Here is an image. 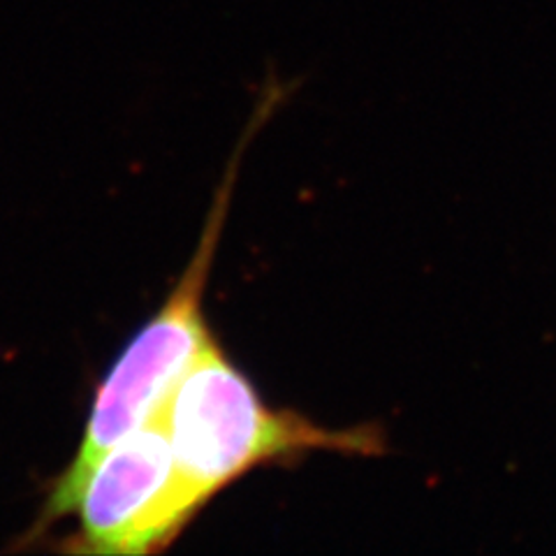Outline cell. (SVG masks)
<instances>
[{"instance_id":"cell-1","label":"cell","mask_w":556,"mask_h":556,"mask_svg":"<svg viewBox=\"0 0 556 556\" xmlns=\"http://www.w3.org/2000/svg\"><path fill=\"white\" fill-rule=\"evenodd\" d=\"M161 413L172 476L132 554L163 552L208 501L257 466L320 450L369 457L386 445L376 427L327 429L300 413L269 408L218 343L186 371Z\"/></svg>"},{"instance_id":"cell-2","label":"cell","mask_w":556,"mask_h":556,"mask_svg":"<svg viewBox=\"0 0 556 556\" xmlns=\"http://www.w3.org/2000/svg\"><path fill=\"white\" fill-rule=\"evenodd\" d=\"M281 86L267 91L260 110L253 114L247 135L237 147L228 174L218 188L216 200L208 208L206 225L202 230L195 255L190 257L179 283L174 286L161 311L139 329L126 351L114 362L110 374L102 378L96 390L89 420L84 437L63 473L51 480L38 519L22 538L24 543H35L63 517L73 515L84 490V482L104 452L112 450L132 429L144 425L159 413L169 399L177 382L186 371L212 348L216 341L204 320V290L214 255L230 212V200L243 149L249 147L253 135L265 126L276 100H281Z\"/></svg>"},{"instance_id":"cell-3","label":"cell","mask_w":556,"mask_h":556,"mask_svg":"<svg viewBox=\"0 0 556 556\" xmlns=\"http://www.w3.org/2000/svg\"><path fill=\"white\" fill-rule=\"evenodd\" d=\"M172 476L163 413L132 429L104 452L75 506L79 531L70 552L132 554L135 538L159 506Z\"/></svg>"}]
</instances>
